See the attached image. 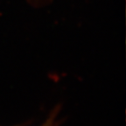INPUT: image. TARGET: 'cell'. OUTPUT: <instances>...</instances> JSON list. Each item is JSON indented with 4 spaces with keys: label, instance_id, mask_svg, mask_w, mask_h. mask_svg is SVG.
<instances>
[{
    "label": "cell",
    "instance_id": "obj_1",
    "mask_svg": "<svg viewBox=\"0 0 126 126\" xmlns=\"http://www.w3.org/2000/svg\"><path fill=\"white\" fill-rule=\"evenodd\" d=\"M46 126H49V125H46Z\"/></svg>",
    "mask_w": 126,
    "mask_h": 126
}]
</instances>
